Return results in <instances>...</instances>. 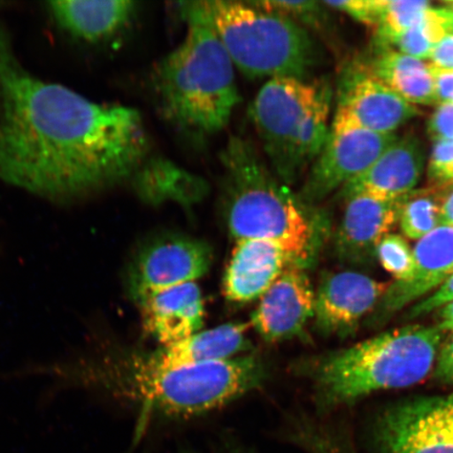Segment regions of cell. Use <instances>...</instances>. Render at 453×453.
<instances>
[{
  "instance_id": "5bb4252c",
  "label": "cell",
  "mask_w": 453,
  "mask_h": 453,
  "mask_svg": "<svg viewBox=\"0 0 453 453\" xmlns=\"http://www.w3.org/2000/svg\"><path fill=\"white\" fill-rule=\"evenodd\" d=\"M425 165V151L416 135L396 138L392 145L359 177L339 190L345 200L368 196L379 200H398L416 188Z\"/></svg>"
},
{
  "instance_id": "74e56055",
  "label": "cell",
  "mask_w": 453,
  "mask_h": 453,
  "mask_svg": "<svg viewBox=\"0 0 453 453\" xmlns=\"http://www.w3.org/2000/svg\"><path fill=\"white\" fill-rule=\"evenodd\" d=\"M2 5H3V3H0V7H2Z\"/></svg>"
},
{
  "instance_id": "30bf717a",
  "label": "cell",
  "mask_w": 453,
  "mask_h": 453,
  "mask_svg": "<svg viewBox=\"0 0 453 453\" xmlns=\"http://www.w3.org/2000/svg\"><path fill=\"white\" fill-rule=\"evenodd\" d=\"M420 113L417 106L373 76L368 67L352 65L345 67L340 79L332 127L393 134Z\"/></svg>"
},
{
  "instance_id": "f35d334b",
  "label": "cell",
  "mask_w": 453,
  "mask_h": 453,
  "mask_svg": "<svg viewBox=\"0 0 453 453\" xmlns=\"http://www.w3.org/2000/svg\"><path fill=\"white\" fill-rule=\"evenodd\" d=\"M185 453H191V452H185Z\"/></svg>"
},
{
  "instance_id": "52a82bcc",
  "label": "cell",
  "mask_w": 453,
  "mask_h": 453,
  "mask_svg": "<svg viewBox=\"0 0 453 453\" xmlns=\"http://www.w3.org/2000/svg\"><path fill=\"white\" fill-rule=\"evenodd\" d=\"M198 12L224 45L235 69L248 78L307 79L317 49L307 28L252 2L202 0Z\"/></svg>"
},
{
  "instance_id": "d590c367",
  "label": "cell",
  "mask_w": 453,
  "mask_h": 453,
  "mask_svg": "<svg viewBox=\"0 0 453 453\" xmlns=\"http://www.w3.org/2000/svg\"><path fill=\"white\" fill-rule=\"evenodd\" d=\"M218 453H257L230 435H225L220 441Z\"/></svg>"
},
{
  "instance_id": "277c9868",
  "label": "cell",
  "mask_w": 453,
  "mask_h": 453,
  "mask_svg": "<svg viewBox=\"0 0 453 453\" xmlns=\"http://www.w3.org/2000/svg\"><path fill=\"white\" fill-rule=\"evenodd\" d=\"M437 326L411 325L384 332L296 370L313 382L317 404L327 411L381 390L420 383L434 370L443 342Z\"/></svg>"
},
{
  "instance_id": "d6986e66",
  "label": "cell",
  "mask_w": 453,
  "mask_h": 453,
  "mask_svg": "<svg viewBox=\"0 0 453 453\" xmlns=\"http://www.w3.org/2000/svg\"><path fill=\"white\" fill-rule=\"evenodd\" d=\"M247 324H226L200 331L180 342L161 345L141 354L149 364L161 367H180L215 364L246 352L250 344Z\"/></svg>"
},
{
  "instance_id": "cb8c5ba5",
  "label": "cell",
  "mask_w": 453,
  "mask_h": 453,
  "mask_svg": "<svg viewBox=\"0 0 453 453\" xmlns=\"http://www.w3.org/2000/svg\"><path fill=\"white\" fill-rule=\"evenodd\" d=\"M432 8L423 0H384L380 20L375 28L379 48H390L404 34L423 19Z\"/></svg>"
},
{
  "instance_id": "6da1fadb",
  "label": "cell",
  "mask_w": 453,
  "mask_h": 453,
  "mask_svg": "<svg viewBox=\"0 0 453 453\" xmlns=\"http://www.w3.org/2000/svg\"><path fill=\"white\" fill-rule=\"evenodd\" d=\"M147 135L138 111L95 104L42 81L17 58L0 26V179L58 203L134 177Z\"/></svg>"
},
{
  "instance_id": "836d02e7",
  "label": "cell",
  "mask_w": 453,
  "mask_h": 453,
  "mask_svg": "<svg viewBox=\"0 0 453 453\" xmlns=\"http://www.w3.org/2000/svg\"><path fill=\"white\" fill-rule=\"evenodd\" d=\"M430 60V64L441 69H453V34L439 43Z\"/></svg>"
},
{
  "instance_id": "e575fe53",
  "label": "cell",
  "mask_w": 453,
  "mask_h": 453,
  "mask_svg": "<svg viewBox=\"0 0 453 453\" xmlns=\"http://www.w3.org/2000/svg\"><path fill=\"white\" fill-rule=\"evenodd\" d=\"M437 186L441 203V225L453 226V182Z\"/></svg>"
},
{
  "instance_id": "3957f363",
  "label": "cell",
  "mask_w": 453,
  "mask_h": 453,
  "mask_svg": "<svg viewBox=\"0 0 453 453\" xmlns=\"http://www.w3.org/2000/svg\"><path fill=\"white\" fill-rule=\"evenodd\" d=\"M180 5L186 36L160 62L154 77L161 111L186 132L217 134L228 126L241 101L235 66L194 2Z\"/></svg>"
},
{
  "instance_id": "9c48e42d",
  "label": "cell",
  "mask_w": 453,
  "mask_h": 453,
  "mask_svg": "<svg viewBox=\"0 0 453 453\" xmlns=\"http://www.w3.org/2000/svg\"><path fill=\"white\" fill-rule=\"evenodd\" d=\"M212 263L211 247L201 240L167 234L135 253L127 273V288L135 304L154 294L196 282Z\"/></svg>"
},
{
  "instance_id": "603a6c76",
  "label": "cell",
  "mask_w": 453,
  "mask_h": 453,
  "mask_svg": "<svg viewBox=\"0 0 453 453\" xmlns=\"http://www.w3.org/2000/svg\"><path fill=\"white\" fill-rule=\"evenodd\" d=\"M399 224L411 240H421L441 226L439 187L413 189L401 197Z\"/></svg>"
},
{
  "instance_id": "d4e9b609",
  "label": "cell",
  "mask_w": 453,
  "mask_h": 453,
  "mask_svg": "<svg viewBox=\"0 0 453 453\" xmlns=\"http://www.w3.org/2000/svg\"><path fill=\"white\" fill-rule=\"evenodd\" d=\"M283 437L308 453H357L332 429L303 416L288 421Z\"/></svg>"
},
{
  "instance_id": "5b68a950",
  "label": "cell",
  "mask_w": 453,
  "mask_h": 453,
  "mask_svg": "<svg viewBox=\"0 0 453 453\" xmlns=\"http://www.w3.org/2000/svg\"><path fill=\"white\" fill-rule=\"evenodd\" d=\"M117 381L143 415L189 418L220 409L259 388L269 378L257 355H243L215 364L161 367L143 356L122 360Z\"/></svg>"
},
{
  "instance_id": "484cf974",
  "label": "cell",
  "mask_w": 453,
  "mask_h": 453,
  "mask_svg": "<svg viewBox=\"0 0 453 453\" xmlns=\"http://www.w3.org/2000/svg\"><path fill=\"white\" fill-rule=\"evenodd\" d=\"M376 254L383 268L393 274L395 280H403L411 274L413 253L403 236L394 234L384 236L378 243Z\"/></svg>"
},
{
  "instance_id": "8992f818",
  "label": "cell",
  "mask_w": 453,
  "mask_h": 453,
  "mask_svg": "<svg viewBox=\"0 0 453 453\" xmlns=\"http://www.w3.org/2000/svg\"><path fill=\"white\" fill-rule=\"evenodd\" d=\"M333 92L326 81L275 78L259 89L250 117L273 173L292 186L324 150Z\"/></svg>"
},
{
  "instance_id": "d6a6232c",
  "label": "cell",
  "mask_w": 453,
  "mask_h": 453,
  "mask_svg": "<svg viewBox=\"0 0 453 453\" xmlns=\"http://www.w3.org/2000/svg\"><path fill=\"white\" fill-rule=\"evenodd\" d=\"M434 377L444 383H453V333L441 344L434 366Z\"/></svg>"
},
{
  "instance_id": "2e32d148",
  "label": "cell",
  "mask_w": 453,
  "mask_h": 453,
  "mask_svg": "<svg viewBox=\"0 0 453 453\" xmlns=\"http://www.w3.org/2000/svg\"><path fill=\"white\" fill-rule=\"evenodd\" d=\"M147 334L169 345L202 331L205 303L197 282L168 288L137 303Z\"/></svg>"
},
{
  "instance_id": "f1b7e54d",
  "label": "cell",
  "mask_w": 453,
  "mask_h": 453,
  "mask_svg": "<svg viewBox=\"0 0 453 453\" xmlns=\"http://www.w3.org/2000/svg\"><path fill=\"white\" fill-rule=\"evenodd\" d=\"M427 175L432 185L453 182V141L434 143L429 157Z\"/></svg>"
},
{
  "instance_id": "7402d4cb",
  "label": "cell",
  "mask_w": 453,
  "mask_h": 453,
  "mask_svg": "<svg viewBox=\"0 0 453 453\" xmlns=\"http://www.w3.org/2000/svg\"><path fill=\"white\" fill-rule=\"evenodd\" d=\"M453 34V10L429 8L418 25L407 31L395 43L398 52L413 58H432L435 48L443 39Z\"/></svg>"
},
{
  "instance_id": "ba28073f",
  "label": "cell",
  "mask_w": 453,
  "mask_h": 453,
  "mask_svg": "<svg viewBox=\"0 0 453 453\" xmlns=\"http://www.w3.org/2000/svg\"><path fill=\"white\" fill-rule=\"evenodd\" d=\"M377 453H453V393L388 407L372 427Z\"/></svg>"
},
{
  "instance_id": "e0dca14e",
  "label": "cell",
  "mask_w": 453,
  "mask_h": 453,
  "mask_svg": "<svg viewBox=\"0 0 453 453\" xmlns=\"http://www.w3.org/2000/svg\"><path fill=\"white\" fill-rule=\"evenodd\" d=\"M291 265L290 257L273 242H235L224 276V294L234 303L259 299Z\"/></svg>"
},
{
  "instance_id": "9a60e30c",
  "label": "cell",
  "mask_w": 453,
  "mask_h": 453,
  "mask_svg": "<svg viewBox=\"0 0 453 453\" xmlns=\"http://www.w3.org/2000/svg\"><path fill=\"white\" fill-rule=\"evenodd\" d=\"M409 277L388 286L381 299L384 315L395 313L437 290L453 274V226L441 225L418 240Z\"/></svg>"
},
{
  "instance_id": "83f0119b",
  "label": "cell",
  "mask_w": 453,
  "mask_h": 453,
  "mask_svg": "<svg viewBox=\"0 0 453 453\" xmlns=\"http://www.w3.org/2000/svg\"><path fill=\"white\" fill-rule=\"evenodd\" d=\"M324 4L326 8L342 11L361 24L376 28L380 20L384 0H344Z\"/></svg>"
},
{
  "instance_id": "4dcf8cb0",
  "label": "cell",
  "mask_w": 453,
  "mask_h": 453,
  "mask_svg": "<svg viewBox=\"0 0 453 453\" xmlns=\"http://www.w3.org/2000/svg\"><path fill=\"white\" fill-rule=\"evenodd\" d=\"M427 134L434 143L453 141V105L440 104L427 122Z\"/></svg>"
},
{
  "instance_id": "8fae6325",
  "label": "cell",
  "mask_w": 453,
  "mask_h": 453,
  "mask_svg": "<svg viewBox=\"0 0 453 453\" xmlns=\"http://www.w3.org/2000/svg\"><path fill=\"white\" fill-rule=\"evenodd\" d=\"M398 137L365 129L331 127L324 150L311 165L299 196L314 205L359 177Z\"/></svg>"
},
{
  "instance_id": "f546056e",
  "label": "cell",
  "mask_w": 453,
  "mask_h": 453,
  "mask_svg": "<svg viewBox=\"0 0 453 453\" xmlns=\"http://www.w3.org/2000/svg\"><path fill=\"white\" fill-rule=\"evenodd\" d=\"M453 302V274L435 290L432 296L423 298L420 303L413 305L407 319H415L418 317L433 313L444 305Z\"/></svg>"
},
{
  "instance_id": "7a4b0ae2",
  "label": "cell",
  "mask_w": 453,
  "mask_h": 453,
  "mask_svg": "<svg viewBox=\"0 0 453 453\" xmlns=\"http://www.w3.org/2000/svg\"><path fill=\"white\" fill-rule=\"evenodd\" d=\"M222 162L224 212L234 241L273 242L291 265L310 268L324 239V217L294 194L247 141L231 139Z\"/></svg>"
},
{
  "instance_id": "8d00e7d4",
  "label": "cell",
  "mask_w": 453,
  "mask_h": 453,
  "mask_svg": "<svg viewBox=\"0 0 453 453\" xmlns=\"http://www.w3.org/2000/svg\"><path fill=\"white\" fill-rule=\"evenodd\" d=\"M439 311V322L437 326L443 333L453 332V302L444 305Z\"/></svg>"
},
{
  "instance_id": "44dd1931",
  "label": "cell",
  "mask_w": 453,
  "mask_h": 453,
  "mask_svg": "<svg viewBox=\"0 0 453 453\" xmlns=\"http://www.w3.org/2000/svg\"><path fill=\"white\" fill-rule=\"evenodd\" d=\"M380 52L368 69L400 97L412 105H435L432 64L394 50L379 48Z\"/></svg>"
},
{
  "instance_id": "7c38bea8",
  "label": "cell",
  "mask_w": 453,
  "mask_h": 453,
  "mask_svg": "<svg viewBox=\"0 0 453 453\" xmlns=\"http://www.w3.org/2000/svg\"><path fill=\"white\" fill-rule=\"evenodd\" d=\"M315 292L307 269L288 265L259 298L251 325L265 342H276L300 335L314 317Z\"/></svg>"
},
{
  "instance_id": "ffe728a7",
  "label": "cell",
  "mask_w": 453,
  "mask_h": 453,
  "mask_svg": "<svg viewBox=\"0 0 453 453\" xmlns=\"http://www.w3.org/2000/svg\"><path fill=\"white\" fill-rule=\"evenodd\" d=\"M48 10L56 24L73 38L87 42L106 41L132 20L137 4L129 0L50 2Z\"/></svg>"
},
{
  "instance_id": "ac0fdd59",
  "label": "cell",
  "mask_w": 453,
  "mask_h": 453,
  "mask_svg": "<svg viewBox=\"0 0 453 453\" xmlns=\"http://www.w3.org/2000/svg\"><path fill=\"white\" fill-rule=\"evenodd\" d=\"M345 211L337 232V250L342 257L358 260L376 252L378 243L399 222L398 200L359 195L345 198Z\"/></svg>"
},
{
  "instance_id": "4316f807",
  "label": "cell",
  "mask_w": 453,
  "mask_h": 453,
  "mask_svg": "<svg viewBox=\"0 0 453 453\" xmlns=\"http://www.w3.org/2000/svg\"><path fill=\"white\" fill-rule=\"evenodd\" d=\"M257 7L287 17L296 24L319 27L326 17V5L324 2H280V0H264L252 2Z\"/></svg>"
},
{
  "instance_id": "1f68e13d",
  "label": "cell",
  "mask_w": 453,
  "mask_h": 453,
  "mask_svg": "<svg viewBox=\"0 0 453 453\" xmlns=\"http://www.w3.org/2000/svg\"><path fill=\"white\" fill-rule=\"evenodd\" d=\"M432 73L438 104L453 105V69H441L432 65Z\"/></svg>"
},
{
  "instance_id": "4fadbf2b",
  "label": "cell",
  "mask_w": 453,
  "mask_h": 453,
  "mask_svg": "<svg viewBox=\"0 0 453 453\" xmlns=\"http://www.w3.org/2000/svg\"><path fill=\"white\" fill-rule=\"evenodd\" d=\"M388 288V283L357 272H339L325 277L315 293L316 326L330 335L352 332L381 302Z\"/></svg>"
}]
</instances>
